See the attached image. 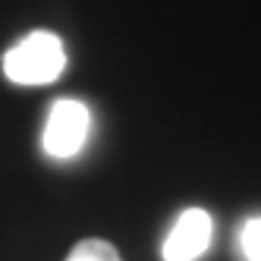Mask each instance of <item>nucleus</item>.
<instances>
[{
	"instance_id": "3",
	"label": "nucleus",
	"mask_w": 261,
	"mask_h": 261,
	"mask_svg": "<svg viewBox=\"0 0 261 261\" xmlns=\"http://www.w3.org/2000/svg\"><path fill=\"white\" fill-rule=\"evenodd\" d=\"M214 220L204 208H186L164 239V261H198L211 249Z\"/></svg>"
},
{
	"instance_id": "2",
	"label": "nucleus",
	"mask_w": 261,
	"mask_h": 261,
	"mask_svg": "<svg viewBox=\"0 0 261 261\" xmlns=\"http://www.w3.org/2000/svg\"><path fill=\"white\" fill-rule=\"evenodd\" d=\"M88 126H91V117H88V107L82 101H76V98L54 101L47 123H44V139H41L44 151L50 158H60V161L76 158L85 148Z\"/></svg>"
},
{
	"instance_id": "1",
	"label": "nucleus",
	"mask_w": 261,
	"mask_h": 261,
	"mask_svg": "<svg viewBox=\"0 0 261 261\" xmlns=\"http://www.w3.org/2000/svg\"><path fill=\"white\" fill-rule=\"evenodd\" d=\"M4 76L13 85H50L63 76L66 69V50L63 41L54 32H29L22 41H16L7 54H4Z\"/></svg>"
},
{
	"instance_id": "4",
	"label": "nucleus",
	"mask_w": 261,
	"mask_h": 261,
	"mask_svg": "<svg viewBox=\"0 0 261 261\" xmlns=\"http://www.w3.org/2000/svg\"><path fill=\"white\" fill-rule=\"evenodd\" d=\"M66 261H123V258H120L117 246H110L107 239L88 236V239H79L76 246H72Z\"/></svg>"
},
{
	"instance_id": "5",
	"label": "nucleus",
	"mask_w": 261,
	"mask_h": 261,
	"mask_svg": "<svg viewBox=\"0 0 261 261\" xmlns=\"http://www.w3.org/2000/svg\"><path fill=\"white\" fill-rule=\"evenodd\" d=\"M239 249L246 261H261V217H249L239 230Z\"/></svg>"
}]
</instances>
